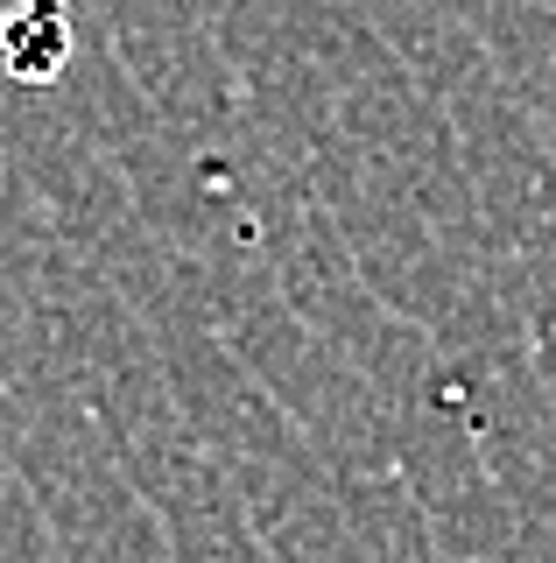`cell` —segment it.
Instances as JSON below:
<instances>
[{
    "mask_svg": "<svg viewBox=\"0 0 556 563\" xmlns=\"http://www.w3.org/2000/svg\"><path fill=\"white\" fill-rule=\"evenodd\" d=\"M64 49H71V14L64 0H22V8L0 22V57L14 78H57Z\"/></svg>",
    "mask_w": 556,
    "mask_h": 563,
    "instance_id": "1",
    "label": "cell"
}]
</instances>
